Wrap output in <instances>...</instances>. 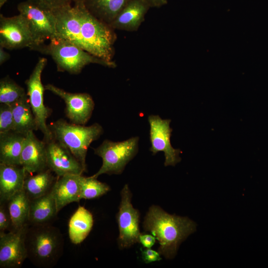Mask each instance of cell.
<instances>
[{
    "label": "cell",
    "instance_id": "obj_1",
    "mask_svg": "<svg viewBox=\"0 0 268 268\" xmlns=\"http://www.w3.org/2000/svg\"><path fill=\"white\" fill-rule=\"evenodd\" d=\"M143 228L158 240L160 254L173 259L180 244L196 231V224L187 217L168 214L158 206L153 205L145 216Z\"/></svg>",
    "mask_w": 268,
    "mask_h": 268
},
{
    "label": "cell",
    "instance_id": "obj_35",
    "mask_svg": "<svg viewBox=\"0 0 268 268\" xmlns=\"http://www.w3.org/2000/svg\"><path fill=\"white\" fill-rule=\"evenodd\" d=\"M4 48L0 46V65H1L6 62L9 58L10 55L4 50Z\"/></svg>",
    "mask_w": 268,
    "mask_h": 268
},
{
    "label": "cell",
    "instance_id": "obj_19",
    "mask_svg": "<svg viewBox=\"0 0 268 268\" xmlns=\"http://www.w3.org/2000/svg\"><path fill=\"white\" fill-rule=\"evenodd\" d=\"M27 173L21 166L0 164V203L23 189Z\"/></svg>",
    "mask_w": 268,
    "mask_h": 268
},
{
    "label": "cell",
    "instance_id": "obj_14",
    "mask_svg": "<svg viewBox=\"0 0 268 268\" xmlns=\"http://www.w3.org/2000/svg\"><path fill=\"white\" fill-rule=\"evenodd\" d=\"M46 144L48 168L56 176L82 175L86 171L70 151L59 141L53 138Z\"/></svg>",
    "mask_w": 268,
    "mask_h": 268
},
{
    "label": "cell",
    "instance_id": "obj_25",
    "mask_svg": "<svg viewBox=\"0 0 268 268\" xmlns=\"http://www.w3.org/2000/svg\"><path fill=\"white\" fill-rule=\"evenodd\" d=\"M131 0H83L88 11L101 21L110 25Z\"/></svg>",
    "mask_w": 268,
    "mask_h": 268
},
{
    "label": "cell",
    "instance_id": "obj_26",
    "mask_svg": "<svg viewBox=\"0 0 268 268\" xmlns=\"http://www.w3.org/2000/svg\"><path fill=\"white\" fill-rule=\"evenodd\" d=\"M7 203L12 222V230L28 224L30 200L24 190L15 194Z\"/></svg>",
    "mask_w": 268,
    "mask_h": 268
},
{
    "label": "cell",
    "instance_id": "obj_9",
    "mask_svg": "<svg viewBox=\"0 0 268 268\" xmlns=\"http://www.w3.org/2000/svg\"><path fill=\"white\" fill-rule=\"evenodd\" d=\"M132 193L127 185L121 191V201L117 219L119 229L118 239L121 249L129 248L139 242V213L131 203Z\"/></svg>",
    "mask_w": 268,
    "mask_h": 268
},
{
    "label": "cell",
    "instance_id": "obj_5",
    "mask_svg": "<svg viewBox=\"0 0 268 268\" xmlns=\"http://www.w3.org/2000/svg\"><path fill=\"white\" fill-rule=\"evenodd\" d=\"M37 51L50 55L59 71L70 74L79 73L85 66L90 64L112 67L107 62L60 37L52 39L48 44H44Z\"/></svg>",
    "mask_w": 268,
    "mask_h": 268
},
{
    "label": "cell",
    "instance_id": "obj_20",
    "mask_svg": "<svg viewBox=\"0 0 268 268\" xmlns=\"http://www.w3.org/2000/svg\"><path fill=\"white\" fill-rule=\"evenodd\" d=\"M58 212L52 189L46 195L30 200L28 224H50Z\"/></svg>",
    "mask_w": 268,
    "mask_h": 268
},
{
    "label": "cell",
    "instance_id": "obj_8",
    "mask_svg": "<svg viewBox=\"0 0 268 268\" xmlns=\"http://www.w3.org/2000/svg\"><path fill=\"white\" fill-rule=\"evenodd\" d=\"M17 10L26 19L30 27L34 42L32 50H37L45 41L58 37L53 11L41 8L25 0L17 5Z\"/></svg>",
    "mask_w": 268,
    "mask_h": 268
},
{
    "label": "cell",
    "instance_id": "obj_16",
    "mask_svg": "<svg viewBox=\"0 0 268 268\" xmlns=\"http://www.w3.org/2000/svg\"><path fill=\"white\" fill-rule=\"evenodd\" d=\"M60 37L83 49L80 34V22L75 7L71 4L53 11Z\"/></svg>",
    "mask_w": 268,
    "mask_h": 268
},
{
    "label": "cell",
    "instance_id": "obj_21",
    "mask_svg": "<svg viewBox=\"0 0 268 268\" xmlns=\"http://www.w3.org/2000/svg\"><path fill=\"white\" fill-rule=\"evenodd\" d=\"M25 137V135L14 131L0 134V164L21 166Z\"/></svg>",
    "mask_w": 268,
    "mask_h": 268
},
{
    "label": "cell",
    "instance_id": "obj_34",
    "mask_svg": "<svg viewBox=\"0 0 268 268\" xmlns=\"http://www.w3.org/2000/svg\"><path fill=\"white\" fill-rule=\"evenodd\" d=\"M150 7H160L166 4L167 0H145Z\"/></svg>",
    "mask_w": 268,
    "mask_h": 268
},
{
    "label": "cell",
    "instance_id": "obj_31",
    "mask_svg": "<svg viewBox=\"0 0 268 268\" xmlns=\"http://www.w3.org/2000/svg\"><path fill=\"white\" fill-rule=\"evenodd\" d=\"M12 222L7 203H0V232L12 231Z\"/></svg>",
    "mask_w": 268,
    "mask_h": 268
},
{
    "label": "cell",
    "instance_id": "obj_6",
    "mask_svg": "<svg viewBox=\"0 0 268 268\" xmlns=\"http://www.w3.org/2000/svg\"><path fill=\"white\" fill-rule=\"evenodd\" d=\"M138 141L137 136L122 141L104 140L101 144L94 149L95 154L102 158V164L98 172L91 176L97 178L103 174H121L128 163L137 153Z\"/></svg>",
    "mask_w": 268,
    "mask_h": 268
},
{
    "label": "cell",
    "instance_id": "obj_7",
    "mask_svg": "<svg viewBox=\"0 0 268 268\" xmlns=\"http://www.w3.org/2000/svg\"><path fill=\"white\" fill-rule=\"evenodd\" d=\"M47 63L46 58H39L29 77L25 81L28 100L35 117L38 130L43 134L45 142L53 138L52 133L46 124L51 110L44 104L43 94L45 89L41 80L42 73Z\"/></svg>",
    "mask_w": 268,
    "mask_h": 268
},
{
    "label": "cell",
    "instance_id": "obj_15",
    "mask_svg": "<svg viewBox=\"0 0 268 268\" xmlns=\"http://www.w3.org/2000/svg\"><path fill=\"white\" fill-rule=\"evenodd\" d=\"M20 165L29 174L49 169L46 142L39 140L33 131L25 135L21 154Z\"/></svg>",
    "mask_w": 268,
    "mask_h": 268
},
{
    "label": "cell",
    "instance_id": "obj_3",
    "mask_svg": "<svg viewBox=\"0 0 268 268\" xmlns=\"http://www.w3.org/2000/svg\"><path fill=\"white\" fill-rule=\"evenodd\" d=\"M27 259L41 268L54 267L62 257L64 238L60 230L50 224H28L25 235Z\"/></svg>",
    "mask_w": 268,
    "mask_h": 268
},
{
    "label": "cell",
    "instance_id": "obj_4",
    "mask_svg": "<svg viewBox=\"0 0 268 268\" xmlns=\"http://www.w3.org/2000/svg\"><path fill=\"white\" fill-rule=\"evenodd\" d=\"M53 138L59 141L73 155L86 171V157L88 147L103 133L98 123L89 126L68 123L60 119L49 126Z\"/></svg>",
    "mask_w": 268,
    "mask_h": 268
},
{
    "label": "cell",
    "instance_id": "obj_27",
    "mask_svg": "<svg viewBox=\"0 0 268 268\" xmlns=\"http://www.w3.org/2000/svg\"><path fill=\"white\" fill-rule=\"evenodd\" d=\"M27 95L24 89L8 76L0 81V103L11 106Z\"/></svg>",
    "mask_w": 268,
    "mask_h": 268
},
{
    "label": "cell",
    "instance_id": "obj_22",
    "mask_svg": "<svg viewBox=\"0 0 268 268\" xmlns=\"http://www.w3.org/2000/svg\"><path fill=\"white\" fill-rule=\"evenodd\" d=\"M50 169L32 174H26L23 190L29 200L44 196L50 192L57 180V176Z\"/></svg>",
    "mask_w": 268,
    "mask_h": 268
},
{
    "label": "cell",
    "instance_id": "obj_17",
    "mask_svg": "<svg viewBox=\"0 0 268 268\" xmlns=\"http://www.w3.org/2000/svg\"><path fill=\"white\" fill-rule=\"evenodd\" d=\"M149 7L145 0H131L110 26L114 30L136 31L143 21Z\"/></svg>",
    "mask_w": 268,
    "mask_h": 268
},
{
    "label": "cell",
    "instance_id": "obj_28",
    "mask_svg": "<svg viewBox=\"0 0 268 268\" xmlns=\"http://www.w3.org/2000/svg\"><path fill=\"white\" fill-rule=\"evenodd\" d=\"M110 190L106 183L101 182L90 177L82 176L81 185V199L91 200L98 198L106 194Z\"/></svg>",
    "mask_w": 268,
    "mask_h": 268
},
{
    "label": "cell",
    "instance_id": "obj_36",
    "mask_svg": "<svg viewBox=\"0 0 268 268\" xmlns=\"http://www.w3.org/2000/svg\"><path fill=\"white\" fill-rule=\"evenodd\" d=\"M8 0H0V7L3 6V5L8 1Z\"/></svg>",
    "mask_w": 268,
    "mask_h": 268
},
{
    "label": "cell",
    "instance_id": "obj_18",
    "mask_svg": "<svg viewBox=\"0 0 268 268\" xmlns=\"http://www.w3.org/2000/svg\"><path fill=\"white\" fill-rule=\"evenodd\" d=\"M82 175L68 174L58 177L53 188L58 211L67 205L81 199Z\"/></svg>",
    "mask_w": 268,
    "mask_h": 268
},
{
    "label": "cell",
    "instance_id": "obj_2",
    "mask_svg": "<svg viewBox=\"0 0 268 268\" xmlns=\"http://www.w3.org/2000/svg\"><path fill=\"white\" fill-rule=\"evenodd\" d=\"M72 1L79 15L83 49L115 67L116 65L113 59L116 36L114 29L92 15L83 0Z\"/></svg>",
    "mask_w": 268,
    "mask_h": 268
},
{
    "label": "cell",
    "instance_id": "obj_10",
    "mask_svg": "<svg viewBox=\"0 0 268 268\" xmlns=\"http://www.w3.org/2000/svg\"><path fill=\"white\" fill-rule=\"evenodd\" d=\"M34 45L27 20L18 14L11 17L0 14V46L9 50L29 48Z\"/></svg>",
    "mask_w": 268,
    "mask_h": 268
},
{
    "label": "cell",
    "instance_id": "obj_23",
    "mask_svg": "<svg viewBox=\"0 0 268 268\" xmlns=\"http://www.w3.org/2000/svg\"><path fill=\"white\" fill-rule=\"evenodd\" d=\"M14 120V132L26 135L38 130L37 122L27 95L11 105Z\"/></svg>",
    "mask_w": 268,
    "mask_h": 268
},
{
    "label": "cell",
    "instance_id": "obj_24",
    "mask_svg": "<svg viewBox=\"0 0 268 268\" xmlns=\"http://www.w3.org/2000/svg\"><path fill=\"white\" fill-rule=\"evenodd\" d=\"M91 213L84 207L79 206L68 222V236L75 245L82 243L88 235L93 225Z\"/></svg>",
    "mask_w": 268,
    "mask_h": 268
},
{
    "label": "cell",
    "instance_id": "obj_13",
    "mask_svg": "<svg viewBox=\"0 0 268 268\" xmlns=\"http://www.w3.org/2000/svg\"><path fill=\"white\" fill-rule=\"evenodd\" d=\"M28 224L16 230L0 232L1 268H20L27 259L25 235Z\"/></svg>",
    "mask_w": 268,
    "mask_h": 268
},
{
    "label": "cell",
    "instance_id": "obj_11",
    "mask_svg": "<svg viewBox=\"0 0 268 268\" xmlns=\"http://www.w3.org/2000/svg\"><path fill=\"white\" fill-rule=\"evenodd\" d=\"M150 126L149 149L153 155L162 151L165 156V166H175L181 159L179 154L182 152L179 149L174 148L170 141L172 129L170 127L171 120L162 119L158 115L148 116Z\"/></svg>",
    "mask_w": 268,
    "mask_h": 268
},
{
    "label": "cell",
    "instance_id": "obj_12",
    "mask_svg": "<svg viewBox=\"0 0 268 268\" xmlns=\"http://www.w3.org/2000/svg\"><path fill=\"white\" fill-rule=\"evenodd\" d=\"M44 87L45 90L59 96L64 101L66 115L71 123L84 125L89 120L95 106L90 94L68 92L52 84H47Z\"/></svg>",
    "mask_w": 268,
    "mask_h": 268
},
{
    "label": "cell",
    "instance_id": "obj_32",
    "mask_svg": "<svg viewBox=\"0 0 268 268\" xmlns=\"http://www.w3.org/2000/svg\"><path fill=\"white\" fill-rule=\"evenodd\" d=\"M160 255L158 252L150 248H146L142 251V258L145 263H150L161 260V258Z\"/></svg>",
    "mask_w": 268,
    "mask_h": 268
},
{
    "label": "cell",
    "instance_id": "obj_30",
    "mask_svg": "<svg viewBox=\"0 0 268 268\" xmlns=\"http://www.w3.org/2000/svg\"><path fill=\"white\" fill-rule=\"evenodd\" d=\"M41 8L54 11L71 4L72 0H25Z\"/></svg>",
    "mask_w": 268,
    "mask_h": 268
},
{
    "label": "cell",
    "instance_id": "obj_29",
    "mask_svg": "<svg viewBox=\"0 0 268 268\" xmlns=\"http://www.w3.org/2000/svg\"><path fill=\"white\" fill-rule=\"evenodd\" d=\"M14 131V120L11 106L0 104V134Z\"/></svg>",
    "mask_w": 268,
    "mask_h": 268
},
{
    "label": "cell",
    "instance_id": "obj_33",
    "mask_svg": "<svg viewBox=\"0 0 268 268\" xmlns=\"http://www.w3.org/2000/svg\"><path fill=\"white\" fill-rule=\"evenodd\" d=\"M139 242L146 248H150L155 243V237L153 235L148 234H140Z\"/></svg>",
    "mask_w": 268,
    "mask_h": 268
}]
</instances>
